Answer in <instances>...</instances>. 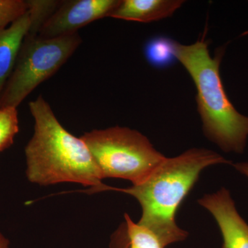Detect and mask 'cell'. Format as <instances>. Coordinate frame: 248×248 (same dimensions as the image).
Returning a JSON list of instances; mask_svg holds the SVG:
<instances>
[{"instance_id": "obj_1", "label": "cell", "mask_w": 248, "mask_h": 248, "mask_svg": "<svg viewBox=\"0 0 248 248\" xmlns=\"http://www.w3.org/2000/svg\"><path fill=\"white\" fill-rule=\"evenodd\" d=\"M29 108L35 128L25 148L28 180L42 186L76 183L90 186L87 193L102 192L106 184L84 141L63 128L42 95Z\"/></svg>"}, {"instance_id": "obj_2", "label": "cell", "mask_w": 248, "mask_h": 248, "mask_svg": "<svg viewBox=\"0 0 248 248\" xmlns=\"http://www.w3.org/2000/svg\"><path fill=\"white\" fill-rule=\"evenodd\" d=\"M230 163L213 151L192 148L175 157L165 158L138 185L128 188L109 186L108 191L124 192L135 197L142 209L139 224L154 232L169 246L184 241L188 236L187 232L177 226L176 215L201 172L208 166Z\"/></svg>"}, {"instance_id": "obj_3", "label": "cell", "mask_w": 248, "mask_h": 248, "mask_svg": "<svg viewBox=\"0 0 248 248\" xmlns=\"http://www.w3.org/2000/svg\"><path fill=\"white\" fill-rule=\"evenodd\" d=\"M204 37L190 45L174 41V55L197 89V110L205 137L226 153H243L248 137V117L236 110L223 87L220 65L223 51L212 58Z\"/></svg>"}, {"instance_id": "obj_4", "label": "cell", "mask_w": 248, "mask_h": 248, "mask_svg": "<svg viewBox=\"0 0 248 248\" xmlns=\"http://www.w3.org/2000/svg\"><path fill=\"white\" fill-rule=\"evenodd\" d=\"M102 179L119 178L138 185L166 158L143 134L126 127L93 130L81 135Z\"/></svg>"}, {"instance_id": "obj_5", "label": "cell", "mask_w": 248, "mask_h": 248, "mask_svg": "<svg viewBox=\"0 0 248 248\" xmlns=\"http://www.w3.org/2000/svg\"><path fill=\"white\" fill-rule=\"evenodd\" d=\"M81 42L78 32L49 39L28 33L3 90L0 107L17 108L37 86L66 63Z\"/></svg>"}, {"instance_id": "obj_6", "label": "cell", "mask_w": 248, "mask_h": 248, "mask_svg": "<svg viewBox=\"0 0 248 248\" xmlns=\"http://www.w3.org/2000/svg\"><path fill=\"white\" fill-rule=\"evenodd\" d=\"M120 0L61 1L58 9L41 27V38H55L78 32L80 28L103 17H109Z\"/></svg>"}, {"instance_id": "obj_7", "label": "cell", "mask_w": 248, "mask_h": 248, "mask_svg": "<svg viewBox=\"0 0 248 248\" xmlns=\"http://www.w3.org/2000/svg\"><path fill=\"white\" fill-rule=\"evenodd\" d=\"M198 203L216 220L223 237L221 248H248V225L236 210L229 191L223 187L204 195Z\"/></svg>"}, {"instance_id": "obj_8", "label": "cell", "mask_w": 248, "mask_h": 248, "mask_svg": "<svg viewBox=\"0 0 248 248\" xmlns=\"http://www.w3.org/2000/svg\"><path fill=\"white\" fill-rule=\"evenodd\" d=\"M31 26L29 10L9 27L0 31V97L14 71L19 50Z\"/></svg>"}, {"instance_id": "obj_9", "label": "cell", "mask_w": 248, "mask_h": 248, "mask_svg": "<svg viewBox=\"0 0 248 248\" xmlns=\"http://www.w3.org/2000/svg\"><path fill=\"white\" fill-rule=\"evenodd\" d=\"M184 3L182 0H122L109 17L134 22H155L170 17Z\"/></svg>"}, {"instance_id": "obj_10", "label": "cell", "mask_w": 248, "mask_h": 248, "mask_svg": "<svg viewBox=\"0 0 248 248\" xmlns=\"http://www.w3.org/2000/svg\"><path fill=\"white\" fill-rule=\"evenodd\" d=\"M111 240L110 248H165L167 244L154 232L135 223L128 214Z\"/></svg>"}, {"instance_id": "obj_11", "label": "cell", "mask_w": 248, "mask_h": 248, "mask_svg": "<svg viewBox=\"0 0 248 248\" xmlns=\"http://www.w3.org/2000/svg\"><path fill=\"white\" fill-rule=\"evenodd\" d=\"M174 40L166 37H156L147 42L144 55L148 63L155 68H165L176 60Z\"/></svg>"}, {"instance_id": "obj_12", "label": "cell", "mask_w": 248, "mask_h": 248, "mask_svg": "<svg viewBox=\"0 0 248 248\" xmlns=\"http://www.w3.org/2000/svg\"><path fill=\"white\" fill-rule=\"evenodd\" d=\"M18 131L17 108L0 107V153L12 145Z\"/></svg>"}, {"instance_id": "obj_13", "label": "cell", "mask_w": 248, "mask_h": 248, "mask_svg": "<svg viewBox=\"0 0 248 248\" xmlns=\"http://www.w3.org/2000/svg\"><path fill=\"white\" fill-rule=\"evenodd\" d=\"M31 26L29 33L37 35L46 21L58 9L61 1L28 0Z\"/></svg>"}, {"instance_id": "obj_14", "label": "cell", "mask_w": 248, "mask_h": 248, "mask_svg": "<svg viewBox=\"0 0 248 248\" xmlns=\"http://www.w3.org/2000/svg\"><path fill=\"white\" fill-rule=\"evenodd\" d=\"M29 10L27 1L0 0V31L7 28Z\"/></svg>"}, {"instance_id": "obj_15", "label": "cell", "mask_w": 248, "mask_h": 248, "mask_svg": "<svg viewBox=\"0 0 248 248\" xmlns=\"http://www.w3.org/2000/svg\"><path fill=\"white\" fill-rule=\"evenodd\" d=\"M232 165L239 172L248 177V163H236Z\"/></svg>"}, {"instance_id": "obj_16", "label": "cell", "mask_w": 248, "mask_h": 248, "mask_svg": "<svg viewBox=\"0 0 248 248\" xmlns=\"http://www.w3.org/2000/svg\"><path fill=\"white\" fill-rule=\"evenodd\" d=\"M10 241L0 232V248H9Z\"/></svg>"}]
</instances>
